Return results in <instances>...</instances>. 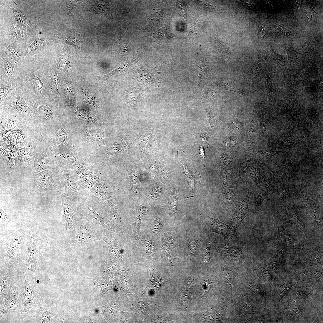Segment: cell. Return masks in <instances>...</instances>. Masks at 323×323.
Instances as JSON below:
<instances>
[{"label":"cell","mask_w":323,"mask_h":323,"mask_svg":"<svg viewBox=\"0 0 323 323\" xmlns=\"http://www.w3.org/2000/svg\"><path fill=\"white\" fill-rule=\"evenodd\" d=\"M222 249L223 255L232 260L239 259L240 255L242 254L240 249L233 246H225Z\"/></svg>","instance_id":"obj_27"},{"label":"cell","mask_w":323,"mask_h":323,"mask_svg":"<svg viewBox=\"0 0 323 323\" xmlns=\"http://www.w3.org/2000/svg\"><path fill=\"white\" fill-rule=\"evenodd\" d=\"M216 84L225 90L236 92L242 95H245V91L239 84L232 80L226 78H220L216 80Z\"/></svg>","instance_id":"obj_20"},{"label":"cell","mask_w":323,"mask_h":323,"mask_svg":"<svg viewBox=\"0 0 323 323\" xmlns=\"http://www.w3.org/2000/svg\"><path fill=\"white\" fill-rule=\"evenodd\" d=\"M63 39L68 43L75 46H79L80 43V41L74 38L68 37Z\"/></svg>","instance_id":"obj_46"},{"label":"cell","mask_w":323,"mask_h":323,"mask_svg":"<svg viewBox=\"0 0 323 323\" xmlns=\"http://www.w3.org/2000/svg\"><path fill=\"white\" fill-rule=\"evenodd\" d=\"M285 250L282 249L278 251L275 254L269 263V267L272 269H275L278 267L279 263L281 261L284 254Z\"/></svg>","instance_id":"obj_32"},{"label":"cell","mask_w":323,"mask_h":323,"mask_svg":"<svg viewBox=\"0 0 323 323\" xmlns=\"http://www.w3.org/2000/svg\"><path fill=\"white\" fill-rule=\"evenodd\" d=\"M150 35L159 41H166L175 38L170 36L167 33L166 27L165 26L162 27L154 33H150Z\"/></svg>","instance_id":"obj_28"},{"label":"cell","mask_w":323,"mask_h":323,"mask_svg":"<svg viewBox=\"0 0 323 323\" xmlns=\"http://www.w3.org/2000/svg\"><path fill=\"white\" fill-rule=\"evenodd\" d=\"M223 179L224 185L226 187H230L233 184V174L231 170H225L223 175Z\"/></svg>","instance_id":"obj_34"},{"label":"cell","mask_w":323,"mask_h":323,"mask_svg":"<svg viewBox=\"0 0 323 323\" xmlns=\"http://www.w3.org/2000/svg\"><path fill=\"white\" fill-rule=\"evenodd\" d=\"M131 182L132 184L135 185L138 182L139 174L136 170L132 171L131 173Z\"/></svg>","instance_id":"obj_45"},{"label":"cell","mask_w":323,"mask_h":323,"mask_svg":"<svg viewBox=\"0 0 323 323\" xmlns=\"http://www.w3.org/2000/svg\"><path fill=\"white\" fill-rule=\"evenodd\" d=\"M241 125L240 121L238 120H235L232 121L230 124L228 128L232 132H237L240 129Z\"/></svg>","instance_id":"obj_41"},{"label":"cell","mask_w":323,"mask_h":323,"mask_svg":"<svg viewBox=\"0 0 323 323\" xmlns=\"http://www.w3.org/2000/svg\"><path fill=\"white\" fill-rule=\"evenodd\" d=\"M32 67H21L18 79L23 96L27 103L45 97L41 90L43 83L39 75Z\"/></svg>","instance_id":"obj_3"},{"label":"cell","mask_w":323,"mask_h":323,"mask_svg":"<svg viewBox=\"0 0 323 323\" xmlns=\"http://www.w3.org/2000/svg\"><path fill=\"white\" fill-rule=\"evenodd\" d=\"M21 67L15 66L12 61L3 58L1 60L0 77L10 79H18Z\"/></svg>","instance_id":"obj_16"},{"label":"cell","mask_w":323,"mask_h":323,"mask_svg":"<svg viewBox=\"0 0 323 323\" xmlns=\"http://www.w3.org/2000/svg\"><path fill=\"white\" fill-rule=\"evenodd\" d=\"M44 144L40 132L27 130L23 140L17 148L18 166L23 171L32 175L35 173L34 161L36 155Z\"/></svg>","instance_id":"obj_2"},{"label":"cell","mask_w":323,"mask_h":323,"mask_svg":"<svg viewBox=\"0 0 323 323\" xmlns=\"http://www.w3.org/2000/svg\"><path fill=\"white\" fill-rule=\"evenodd\" d=\"M20 86L18 79H10L0 77V102L12 91Z\"/></svg>","instance_id":"obj_18"},{"label":"cell","mask_w":323,"mask_h":323,"mask_svg":"<svg viewBox=\"0 0 323 323\" xmlns=\"http://www.w3.org/2000/svg\"><path fill=\"white\" fill-rule=\"evenodd\" d=\"M53 164L52 149L47 147L44 142L35 159L34 166L35 172L50 170L52 169Z\"/></svg>","instance_id":"obj_9"},{"label":"cell","mask_w":323,"mask_h":323,"mask_svg":"<svg viewBox=\"0 0 323 323\" xmlns=\"http://www.w3.org/2000/svg\"><path fill=\"white\" fill-rule=\"evenodd\" d=\"M223 272L225 281L230 286L232 290L234 279L239 274L238 268L226 265L223 267Z\"/></svg>","instance_id":"obj_25"},{"label":"cell","mask_w":323,"mask_h":323,"mask_svg":"<svg viewBox=\"0 0 323 323\" xmlns=\"http://www.w3.org/2000/svg\"><path fill=\"white\" fill-rule=\"evenodd\" d=\"M42 39H37L34 40L31 44L29 48L28 53L29 55L32 54L41 45L43 42Z\"/></svg>","instance_id":"obj_38"},{"label":"cell","mask_w":323,"mask_h":323,"mask_svg":"<svg viewBox=\"0 0 323 323\" xmlns=\"http://www.w3.org/2000/svg\"><path fill=\"white\" fill-rule=\"evenodd\" d=\"M235 189L231 187H226L223 190V197L225 202L228 205L233 203L235 198Z\"/></svg>","instance_id":"obj_31"},{"label":"cell","mask_w":323,"mask_h":323,"mask_svg":"<svg viewBox=\"0 0 323 323\" xmlns=\"http://www.w3.org/2000/svg\"><path fill=\"white\" fill-rule=\"evenodd\" d=\"M272 192L271 184L269 181L266 182L263 185L260 192L255 200L254 203L256 207L261 205L264 200L269 196Z\"/></svg>","instance_id":"obj_26"},{"label":"cell","mask_w":323,"mask_h":323,"mask_svg":"<svg viewBox=\"0 0 323 323\" xmlns=\"http://www.w3.org/2000/svg\"><path fill=\"white\" fill-rule=\"evenodd\" d=\"M0 139L11 131L22 129H25L22 119L16 112L12 110L0 109Z\"/></svg>","instance_id":"obj_7"},{"label":"cell","mask_w":323,"mask_h":323,"mask_svg":"<svg viewBox=\"0 0 323 323\" xmlns=\"http://www.w3.org/2000/svg\"><path fill=\"white\" fill-rule=\"evenodd\" d=\"M36 72L43 83L42 92L45 97L55 103L62 100L63 97L59 93L57 87L60 80L55 69L54 68H42L36 69Z\"/></svg>","instance_id":"obj_5"},{"label":"cell","mask_w":323,"mask_h":323,"mask_svg":"<svg viewBox=\"0 0 323 323\" xmlns=\"http://www.w3.org/2000/svg\"><path fill=\"white\" fill-rule=\"evenodd\" d=\"M0 109L13 110L19 114L26 129L40 130L42 128L40 116L33 111L26 102L20 86L12 91L0 102Z\"/></svg>","instance_id":"obj_1"},{"label":"cell","mask_w":323,"mask_h":323,"mask_svg":"<svg viewBox=\"0 0 323 323\" xmlns=\"http://www.w3.org/2000/svg\"><path fill=\"white\" fill-rule=\"evenodd\" d=\"M273 25L276 31L286 36H289L292 34L290 31L282 25L275 23H273Z\"/></svg>","instance_id":"obj_39"},{"label":"cell","mask_w":323,"mask_h":323,"mask_svg":"<svg viewBox=\"0 0 323 323\" xmlns=\"http://www.w3.org/2000/svg\"><path fill=\"white\" fill-rule=\"evenodd\" d=\"M32 176L36 185L43 190H51L55 184L51 170H45L35 173Z\"/></svg>","instance_id":"obj_13"},{"label":"cell","mask_w":323,"mask_h":323,"mask_svg":"<svg viewBox=\"0 0 323 323\" xmlns=\"http://www.w3.org/2000/svg\"><path fill=\"white\" fill-rule=\"evenodd\" d=\"M133 305L138 313L141 314L147 313L148 307L147 304L141 301L134 303Z\"/></svg>","instance_id":"obj_37"},{"label":"cell","mask_w":323,"mask_h":323,"mask_svg":"<svg viewBox=\"0 0 323 323\" xmlns=\"http://www.w3.org/2000/svg\"><path fill=\"white\" fill-rule=\"evenodd\" d=\"M301 0H297L296 1L295 6L296 8L297 11H299L301 7Z\"/></svg>","instance_id":"obj_56"},{"label":"cell","mask_w":323,"mask_h":323,"mask_svg":"<svg viewBox=\"0 0 323 323\" xmlns=\"http://www.w3.org/2000/svg\"><path fill=\"white\" fill-rule=\"evenodd\" d=\"M266 31L264 28L262 29L260 31V36L261 37L263 38L266 34Z\"/></svg>","instance_id":"obj_57"},{"label":"cell","mask_w":323,"mask_h":323,"mask_svg":"<svg viewBox=\"0 0 323 323\" xmlns=\"http://www.w3.org/2000/svg\"><path fill=\"white\" fill-rule=\"evenodd\" d=\"M16 19L17 22L21 25L25 27L27 24V21L25 16L18 13L16 15Z\"/></svg>","instance_id":"obj_42"},{"label":"cell","mask_w":323,"mask_h":323,"mask_svg":"<svg viewBox=\"0 0 323 323\" xmlns=\"http://www.w3.org/2000/svg\"><path fill=\"white\" fill-rule=\"evenodd\" d=\"M253 191L249 187L247 195L244 199L238 202L235 206L232 217V220L235 224H241L248 214L249 202Z\"/></svg>","instance_id":"obj_11"},{"label":"cell","mask_w":323,"mask_h":323,"mask_svg":"<svg viewBox=\"0 0 323 323\" xmlns=\"http://www.w3.org/2000/svg\"><path fill=\"white\" fill-rule=\"evenodd\" d=\"M27 103L33 111L40 116L42 123L41 129L53 125L55 120L58 115L55 103L45 97L30 101Z\"/></svg>","instance_id":"obj_6"},{"label":"cell","mask_w":323,"mask_h":323,"mask_svg":"<svg viewBox=\"0 0 323 323\" xmlns=\"http://www.w3.org/2000/svg\"><path fill=\"white\" fill-rule=\"evenodd\" d=\"M161 223L157 220L155 221L153 224L152 226V229L155 232H157L159 231L161 228Z\"/></svg>","instance_id":"obj_49"},{"label":"cell","mask_w":323,"mask_h":323,"mask_svg":"<svg viewBox=\"0 0 323 323\" xmlns=\"http://www.w3.org/2000/svg\"><path fill=\"white\" fill-rule=\"evenodd\" d=\"M148 210V208L142 205H139L137 208L136 217V233L138 236L139 235L140 227L141 220L147 213Z\"/></svg>","instance_id":"obj_29"},{"label":"cell","mask_w":323,"mask_h":323,"mask_svg":"<svg viewBox=\"0 0 323 323\" xmlns=\"http://www.w3.org/2000/svg\"><path fill=\"white\" fill-rule=\"evenodd\" d=\"M76 114L78 117L83 121H88L92 118L89 114L83 111L78 110Z\"/></svg>","instance_id":"obj_40"},{"label":"cell","mask_w":323,"mask_h":323,"mask_svg":"<svg viewBox=\"0 0 323 323\" xmlns=\"http://www.w3.org/2000/svg\"><path fill=\"white\" fill-rule=\"evenodd\" d=\"M64 197H62L63 217L68 226H70L71 222L72 211L71 207L67 203Z\"/></svg>","instance_id":"obj_30"},{"label":"cell","mask_w":323,"mask_h":323,"mask_svg":"<svg viewBox=\"0 0 323 323\" xmlns=\"http://www.w3.org/2000/svg\"><path fill=\"white\" fill-rule=\"evenodd\" d=\"M278 232L275 243L284 249L298 251L303 246L304 243L295 240L285 230L281 223H278Z\"/></svg>","instance_id":"obj_10"},{"label":"cell","mask_w":323,"mask_h":323,"mask_svg":"<svg viewBox=\"0 0 323 323\" xmlns=\"http://www.w3.org/2000/svg\"><path fill=\"white\" fill-rule=\"evenodd\" d=\"M211 225L213 232L219 234L226 239L233 240L235 239V228L220 221L215 215L212 218Z\"/></svg>","instance_id":"obj_14"},{"label":"cell","mask_w":323,"mask_h":323,"mask_svg":"<svg viewBox=\"0 0 323 323\" xmlns=\"http://www.w3.org/2000/svg\"><path fill=\"white\" fill-rule=\"evenodd\" d=\"M13 269L10 268L7 272L2 279L1 280L0 284V295L1 302L6 296L8 290L13 286Z\"/></svg>","instance_id":"obj_22"},{"label":"cell","mask_w":323,"mask_h":323,"mask_svg":"<svg viewBox=\"0 0 323 323\" xmlns=\"http://www.w3.org/2000/svg\"><path fill=\"white\" fill-rule=\"evenodd\" d=\"M48 243L45 238L37 239L30 234L26 250L28 274L35 287L40 258Z\"/></svg>","instance_id":"obj_4"},{"label":"cell","mask_w":323,"mask_h":323,"mask_svg":"<svg viewBox=\"0 0 323 323\" xmlns=\"http://www.w3.org/2000/svg\"><path fill=\"white\" fill-rule=\"evenodd\" d=\"M13 32L14 35L16 37L21 38L23 36V30L20 27L16 26L14 27L13 30Z\"/></svg>","instance_id":"obj_47"},{"label":"cell","mask_w":323,"mask_h":323,"mask_svg":"<svg viewBox=\"0 0 323 323\" xmlns=\"http://www.w3.org/2000/svg\"><path fill=\"white\" fill-rule=\"evenodd\" d=\"M82 94L83 99L87 103L93 106H97L95 97L90 92L87 90L83 91Z\"/></svg>","instance_id":"obj_33"},{"label":"cell","mask_w":323,"mask_h":323,"mask_svg":"<svg viewBox=\"0 0 323 323\" xmlns=\"http://www.w3.org/2000/svg\"><path fill=\"white\" fill-rule=\"evenodd\" d=\"M159 190L158 188L154 189L152 192V197L153 198H157L159 194Z\"/></svg>","instance_id":"obj_55"},{"label":"cell","mask_w":323,"mask_h":323,"mask_svg":"<svg viewBox=\"0 0 323 323\" xmlns=\"http://www.w3.org/2000/svg\"><path fill=\"white\" fill-rule=\"evenodd\" d=\"M1 162L9 170L19 168L17 157L16 150L10 149H7L0 145Z\"/></svg>","instance_id":"obj_15"},{"label":"cell","mask_w":323,"mask_h":323,"mask_svg":"<svg viewBox=\"0 0 323 323\" xmlns=\"http://www.w3.org/2000/svg\"><path fill=\"white\" fill-rule=\"evenodd\" d=\"M71 56L64 53L61 55L53 68H57L71 77L74 68V62Z\"/></svg>","instance_id":"obj_19"},{"label":"cell","mask_w":323,"mask_h":323,"mask_svg":"<svg viewBox=\"0 0 323 323\" xmlns=\"http://www.w3.org/2000/svg\"><path fill=\"white\" fill-rule=\"evenodd\" d=\"M196 248V244L194 242H193L189 248L188 254L190 255H192Z\"/></svg>","instance_id":"obj_52"},{"label":"cell","mask_w":323,"mask_h":323,"mask_svg":"<svg viewBox=\"0 0 323 323\" xmlns=\"http://www.w3.org/2000/svg\"><path fill=\"white\" fill-rule=\"evenodd\" d=\"M62 89L66 106L69 107H74L76 101V97L72 85L65 80L63 82Z\"/></svg>","instance_id":"obj_24"},{"label":"cell","mask_w":323,"mask_h":323,"mask_svg":"<svg viewBox=\"0 0 323 323\" xmlns=\"http://www.w3.org/2000/svg\"><path fill=\"white\" fill-rule=\"evenodd\" d=\"M207 120L206 125L211 129L213 128L216 120L215 114L211 109H208L207 111Z\"/></svg>","instance_id":"obj_36"},{"label":"cell","mask_w":323,"mask_h":323,"mask_svg":"<svg viewBox=\"0 0 323 323\" xmlns=\"http://www.w3.org/2000/svg\"><path fill=\"white\" fill-rule=\"evenodd\" d=\"M218 92L211 88L206 89L204 93V98L207 101H211L218 97Z\"/></svg>","instance_id":"obj_35"},{"label":"cell","mask_w":323,"mask_h":323,"mask_svg":"<svg viewBox=\"0 0 323 323\" xmlns=\"http://www.w3.org/2000/svg\"><path fill=\"white\" fill-rule=\"evenodd\" d=\"M52 313L51 307L47 303L39 306L36 309V322L50 323L52 322Z\"/></svg>","instance_id":"obj_23"},{"label":"cell","mask_w":323,"mask_h":323,"mask_svg":"<svg viewBox=\"0 0 323 323\" xmlns=\"http://www.w3.org/2000/svg\"><path fill=\"white\" fill-rule=\"evenodd\" d=\"M239 173L240 176L252 179L259 188L266 174V170L261 165L249 159L244 160L240 168Z\"/></svg>","instance_id":"obj_8"},{"label":"cell","mask_w":323,"mask_h":323,"mask_svg":"<svg viewBox=\"0 0 323 323\" xmlns=\"http://www.w3.org/2000/svg\"><path fill=\"white\" fill-rule=\"evenodd\" d=\"M25 281V290L23 292L22 302L23 306V312H30L35 307L34 288L35 287L30 285L26 279L24 272H23Z\"/></svg>","instance_id":"obj_17"},{"label":"cell","mask_w":323,"mask_h":323,"mask_svg":"<svg viewBox=\"0 0 323 323\" xmlns=\"http://www.w3.org/2000/svg\"><path fill=\"white\" fill-rule=\"evenodd\" d=\"M19 296L18 288L12 286L6 295L4 304L0 312V319L5 314L10 311L18 310L19 301Z\"/></svg>","instance_id":"obj_12"},{"label":"cell","mask_w":323,"mask_h":323,"mask_svg":"<svg viewBox=\"0 0 323 323\" xmlns=\"http://www.w3.org/2000/svg\"><path fill=\"white\" fill-rule=\"evenodd\" d=\"M173 201H171L170 203L171 208L174 212H175L177 209V201L176 199H173Z\"/></svg>","instance_id":"obj_54"},{"label":"cell","mask_w":323,"mask_h":323,"mask_svg":"<svg viewBox=\"0 0 323 323\" xmlns=\"http://www.w3.org/2000/svg\"><path fill=\"white\" fill-rule=\"evenodd\" d=\"M135 92H132V91L128 92V96H131L132 97L131 98L129 99V100L130 103L132 104L135 103L138 100V96L136 95V93Z\"/></svg>","instance_id":"obj_48"},{"label":"cell","mask_w":323,"mask_h":323,"mask_svg":"<svg viewBox=\"0 0 323 323\" xmlns=\"http://www.w3.org/2000/svg\"><path fill=\"white\" fill-rule=\"evenodd\" d=\"M78 238L80 241H83L85 239L88 234L89 231L86 228H82L80 230Z\"/></svg>","instance_id":"obj_44"},{"label":"cell","mask_w":323,"mask_h":323,"mask_svg":"<svg viewBox=\"0 0 323 323\" xmlns=\"http://www.w3.org/2000/svg\"><path fill=\"white\" fill-rule=\"evenodd\" d=\"M211 245L208 243L207 247L205 249L203 254V259L205 263L209 261L210 258V250Z\"/></svg>","instance_id":"obj_43"},{"label":"cell","mask_w":323,"mask_h":323,"mask_svg":"<svg viewBox=\"0 0 323 323\" xmlns=\"http://www.w3.org/2000/svg\"><path fill=\"white\" fill-rule=\"evenodd\" d=\"M221 159L223 163L226 164H228L230 162V158L227 155L225 154L222 155L221 157Z\"/></svg>","instance_id":"obj_53"},{"label":"cell","mask_w":323,"mask_h":323,"mask_svg":"<svg viewBox=\"0 0 323 323\" xmlns=\"http://www.w3.org/2000/svg\"><path fill=\"white\" fill-rule=\"evenodd\" d=\"M284 220L286 223L294 224L301 229L304 225L297 209L293 205L287 207L284 212Z\"/></svg>","instance_id":"obj_21"},{"label":"cell","mask_w":323,"mask_h":323,"mask_svg":"<svg viewBox=\"0 0 323 323\" xmlns=\"http://www.w3.org/2000/svg\"><path fill=\"white\" fill-rule=\"evenodd\" d=\"M224 144L228 147H232L236 145V140L234 138H230L225 141Z\"/></svg>","instance_id":"obj_51"},{"label":"cell","mask_w":323,"mask_h":323,"mask_svg":"<svg viewBox=\"0 0 323 323\" xmlns=\"http://www.w3.org/2000/svg\"><path fill=\"white\" fill-rule=\"evenodd\" d=\"M305 11V17L306 20L309 22H311L313 20L314 17L313 13L312 12H307L306 11Z\"/></svg>","instance_id":"obj_50"},{"label":"cell","mask_w":323,"mask_h":323,"mask_svg":"<svg viewBox=\"0 0 323 323\" xmlns=\"http://www.w3.org/2000/svg\"><path fill=\"white\" fill-rule=\"evenodd\" d=\"M200 155L202 157H204V151L202 149H200Z\"/></svg>","instance_id":"obj_58"}]
</instances>
